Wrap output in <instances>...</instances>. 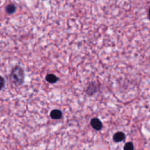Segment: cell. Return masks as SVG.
Segmentation results:
<instances>
[{
    "label": "cell",
    "mask_w": 150,
    "mask_h": 150,
    "mask_svg": "<svg viewBox=\"0 0 150 150\" xmlns=\"http://www.w3.org/2000/svg\"><path fill=\"white\" fill-rule=\"evenodd\" d=\"M57 80L58 78L56 77V76H54L53 74H48L47 76H46V81H47L48 82H49V83H56V82L57 81Z\"/></svg>",
    "instance_id": "cell-5"
},
{
    "label": "cell",
    "mask_w": 150,
    "mask_h": 150,
    "mask_svg": "<svg viewBox=\"0 0 150 150\" xmlns=\"http://www.w3.org/2000/svg\"><path fill=\"white\" fill-rule=\"evenodd\" d=\"M91 125L94 130H97V131H100L102 128V127H103V124H102V122H100V120L97 118L92 119Z\"/></svg>",
    "instance_id": "cell-2"
},
{
    "label": "cell",
    "mask_w": 150,
    "mask_h": 150,
    "mask_svg": "<svg viewBox=\"0 0 150 150\" xmlns=\"http://www.w3.org/2000/svg\"><path fill=\"white\" fill-rule=\"evenodd\" d=\"M6 11L9 14L13 13V12L15 11V6L14 5H12V4H10V5H8L6 8Z\"/></svg>",
    "instance_id": "cell-6"
},
{
    "label": "cell",
    "mask_w": 150,
    "mask_h": 150,
    "mask_svg": "<svg viewBox=\"0 0 150 150\" xmlns=\"http://www.w3.org/2000/svg\"><path fill=\"white\" fill-rule=\"evenodd\" d=\"M148 17H149V20H150V8H149V12H148Z\"/></svg>",
    "instance_id": "cell-9"
},
{
    "label": "cell",
    "mask_w": 150,
    "mask_h": 150,
    "mask_svg": "<svg viewBox=\"0 0 150 150\" xmlns=\"http://www.w3.org/2000/svg\"><path fill=\"white\" fill-rule=\"evenodd\" d=\"M51 117L53 119H59L62 118V114L61 112V111L57 109H54L51 112L50 114Z\"/></svg>",
    "instance_id": "cell-3"
},
{
    "label": "cell",
    "mask_w": 150,
    "mask_h": 150,
    "mask_svg": "<svg viewBox=\"0 0 150 150\" xmlns=\"http://www.w3.org/2000/svg\"><path fill=\"white\" fill-rule=\"evenodd\" d=\"M10 78L15 85H21L24 79V73L23 69L19 66L13 67L11 72Z\"/></svg>",
    "instance_id": "cell-1"
},
{
    "label": "cell",
    "mask_w": 150,
    "mask_h": 150,
    "mask_svg": "<svg viewBox=\"0 0 150 150\" xmlns=\"http://www.w3.org/2000/svg\"><path fill=\"white\" fill-rule=\"evenodd\" d=\"M5 86V80L2 76H0V90H2Z\"/></svg>",
    "instance_id": "cell-8"
},
{
    "label": "cell",
    "mask_w": 150,
    "mask_h": 150,
    "mask_svg": "<svg viewBox=\"0 0 150 150\" xmlns=\"http://www.w3.org/2000/svg\"><path fill=\"white\" fill-rule=\"evenodd\" d=\"M124 150H134L133 144L131 142L126 144L124 147Z\"/></svg>",
    "instance_id": "cell-7"
},
{
    "label": "cell",
    "mask_w": 150,
    "mask_h": 150,
    "mask_svg": "<svg viewBox=\"0 0 150 150\" xmlns=\"http://www.w3.org/2000/svg\"><path fill=\"white\" fill-rule=\"evenodd\" d=\"M124 138H125V135L122 132H118L114 134V141H116V142H120V141H123Z\"/></svg>",
    "instance_id": "cell-4"
}]
</instances>
